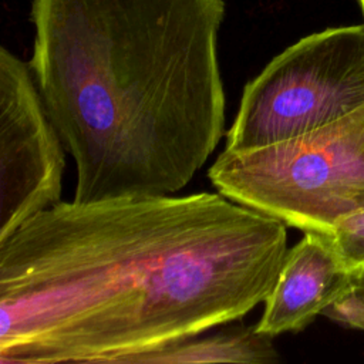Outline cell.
<instances>
[{
  "instance_id": "3957f363",
  "label": "cell",
  "mask_w": 364,
  "mask_h": 364,
  "mask_svg": "<svg viewBox=\"0 0 364 364\" xmlns=\"http://www.w3.org/2000/svg\"><path fill=\"white\" fill-rule=\"evenodd\" d=\"M233 202L303 232L330 235L364 209V105L306 134L252 149H223L208 171Z\"/></svg>"
},
{
  "instance_id": "8992f818",
  "label": "cell",
  "mask_w": 364,
  "mask_h": 364,
  "mask_svg": "<svg viewBox=\"0 0 364 364\" xmlns=\"http://www.w3.org/2000/svg\"><path fill=\"white\" fill-rule=\"evenodd\" d=\"M353 279L330 235L304 232L284 256L256 330L272 338L304 330Z\"/></svg>"
},
{
  "instance_id": "7a4b0ae2",
  "label": "cell",
  "mask_w": 364,
  "mask_h": 364,
  "mask_svg": "<svg viewBox=\"0 0 364 364\" xmlns=\"http://www.w3.org/2000/svg\"><path fill=\"white\" fill-rule=\"evenodd\" d=\"M225 0H33L28 61L73 200L173 195L225 134Z\"/></svg>"
},
{
  "instance_id": "52a82bcc",
  "label": "cell",
  "mask_w": 364,
  "mask_h": 364,
  "mask_svg": "<svg viewBox=\"0 0 364 364\" xmlns=\"http://www.w3.org/2000/svg\"><path fill=\"white\" fill-rule=\"evenodd\" d=\"M273 338L256 330V326H239L206 337H189L136 357L132 364H196L246 363L273 364L279 353Z\"/></svg>"
},
{
  "instance_id": "277c9868",
  "label": "cell",
  "mask_w": 364,
  "mask_h": 364,
  "mask_svg": "<svg viewBox=\"0 0 364 364\" xmlns=\"http://www.w3.org/2000/svg\"><path fill=\"white\" fill-rule=\"evenodd\" d=\"M363 105L364 23L326 28L283 50L245 85L225 149L289 139Z\"/></svg>"
},
{
  "instance_id": "30bf717a",
  "label": "cell",
  "mask_w": 364,
  "mask_h": 364,
  "mask_svg": "<svg viewBox=\"0 0 364 364\" xmlns=\"http://www.w3.org/2000/svg\"><path fill=\"white\" fill-rule=\"evenodd\" d=\"M360 3H361V7H363V11H364V0H360Z\"/></svg>"
},
{
  "instance_id": "5b68a950",
  "label": "cell",
  "mask_w": 364,
  "mask_h": 364,
  "mask_svg": "<svg viewBox=\"0 0 364 364\" xmlns=\"http://www.w3.org/2000/svg\"><path fill=\"white\" fill-rule=\"evenodd\" d=\"M65 146L28 63L0 50V242L61 202Z\"/></svg>"
},
{
  "instance_id": "9c48e42d",
  "label": "cell",
  "mask_w": 364,
  "mask_h": 364,
  "mask_svg": "<svg viewBox=\"0 0 364 364\" xmlns=\"http://www.w3.org/2000/svg\"><path fill=\"white\" fill-rule=\"evenodd\" d=\"M323 316L344 327L364 331V276L354 277Z\"/></svg>"
},
{
  "instance_id": "ba28073f",
  "label": "cell",
  "mask_w": 364,
  "mask_h": 364,
  "mask_svg": "<svg viewBox=\"0 0 364 364\" xmlns=\"http://www.w3.org/2000/svg\"><path fill=\"white\" fill-rule=\"evenodd\" d=\"M330 236L350 274L364 276V209L343 218Z\"/></svg>"
},
{
  "instance_id": "6da1fadb",
  "label": "cell",
  "mask_w": 364,
  "mask_h": 364,
  "mask_svg": "<svg viewBox=\"0 0 364 364\" xmlns=\"http://www.w3.org/2000/svg\"><path fill=\"white\" fill-rule=\"evenodd\" d=\"M287 250L219 192L61 200L0 242V364H132L245 317Z\"/></svg>"
}]
</instances>
